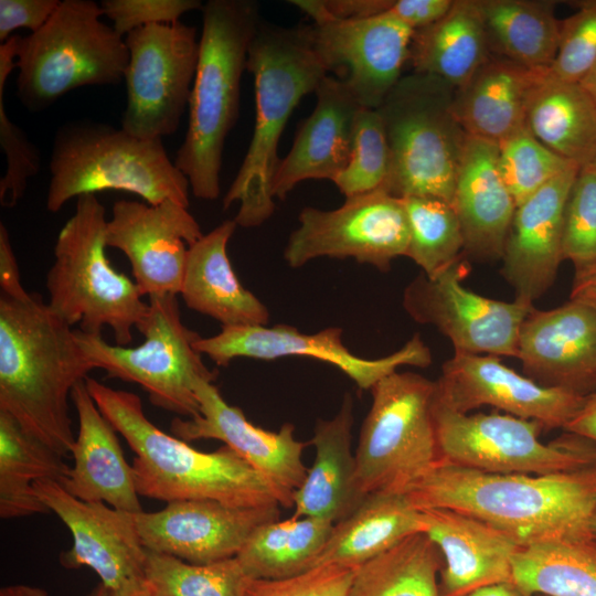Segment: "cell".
Listing matches in <instances>:
<instances>
[{"label":"cell","instance_id":"1","mask_svg":"<svg viewBox=\"0 0 596 596\" xmlns=\"http://www.w3.org/2000/svg\"><path fill=\"white\" fill-rule=\"evenodd\" d=\"M417 509L477 518L521 547L594 539L596 464L549 475L490 473L439 460L405 492Z\"/></svg>","mask_w":596,"mask_h":596},{"label":"cell","instance_id":"2","mask_svg":"<svg viewBox=\"0 0 596 596\" xmlns=\"http://www.w3.org/2000/svg\"><path fill=\"white\" fill-rule=\"evenodd\" d=\"M94 369L42 296L0 294V411L64 458L76 439L68 398Z\"/></svg>","mask_w":596,"mask_h":596},{"label":"cell","instance_id":"3","mask_svg":"<svg viewBox=\"0 0 596 596\" xmlns=\"http://www.w3.org/2000/svg\"><path fill=\"white\" fill-rule=\"evenodd\" d=\"M85 384L136 455L131 466L139 496L166 503L211 499L235 507L279 504L268 482L228 446L200 451L150 422L137 394L91 376Z\"/></svg>","mask_w":596,"mask_h":596},{"label":"cell","instance_id":"4","mask_svg":"<svg viewBox=\"0 0 596 596\" xmlns=\"http://www.w3.org/2000/svg\"><path fill=\"white\" fill-rule=\"evenodd\" d=\"M246 70L254 77L255 124L246 155L228 188L223 209L238 202L237 226L256 227L274 210L272 181L278 145L301 98L316 91L328 71L316 52L308 24L285 28L260 21L249 44Z\"/></svg>","mask_w":596,"mask_h":596},{"label":"cell","instance_id":"5","mask_svg":"<svg viewBox=\"0 0 596 596\" xmlns=\"http://www.w3.org/2000/svg\"><path fill=\"white\" fill-rule=\"evenodd\" d=\"M201 11L188 128L173 162L195 198L213 201L221 192L225 140L240 115L248 47L262 19L259 6L253 0H209Z\"/></svg>","mask_w":596,"mask_h":596},{"label":"cell","instance_id":"6","mask_svg":"<svg viewBox=\"0 0 596 596\" xmlns=\"http://www.w3.org/2000/svg\"><path fill=\"white\" fill-rule=\"evenodd\" d=\"M49 168L45 205L52 213L74 198L109 190L137 194L151 205L166 200L190 204L189 181L162 139H140L92 119L56 129Z\"/></svg>","mask_w":596,"mask_h":596},{"label":"cell","instance_id":"7","mask_svg":"<svg viewBox=\"0 0 596 596\" xmlns=\"http://www.w3.org/2000/svg\"><path fill=\"white\" fill-rule=\"evenodd\" d=\"M105 206L96 194L76 199L73 215L54 245V263L46 274L50 308L71 327L87 334L113 330L118 345L132 341L149 312L135 280L117 272L106 256Z\"/></svg>","mask_w":596,"mask_h":596},{"label":"cell","instance_id":"8","mask_svg":"<svg viewBox=\"0 0 596 596\" xmlns=\"http://www.w3.org/2000/svg\"><path fill=\"white\" fill-rule=\"evenodd\" d=\"M102 15L96 1L62 0L40 30L17 35V96L29 111H41L78 87L125 79V38Z\"/></svg>","mask_w":596,"mask_h":596},{"label":"cell","instance_id":"9","mask_svg":"<svg viewBox=\"0 0 596 596\" xmlns=\"http://www.w3.org/2000/svg\"><path fill=\"white\" fill-rule=\"evenodd\" d=\"M449 85L432 75L401 77L376 108L391 155L383 191L453 205L467 134L450 111Z\"/></svg>","mask_w":596,"mask_h":596},{"label":"cell","instance_id":"10","mask_svg":"<svg viewBox=\"0 0 596 596\" xmlns=\"http://www.w3.org/2000/svg\"><path fill=\"white\" fill-rule=\"evenodd\" d=\"M435 390V381L397 371L371 389L372 405L354 451L358 488L364 497L405 493L440 460Z\"/></svg>","mask_w":596,"mask_h":596},{"label":"cell","instance_id":"11","mask_svg":"<svg viewBox=\"0 0 596 596\" xmlns=\"http://www.w3.org/2000/svg\"><path fill=\"white\" fill-rule=\"evenodd\" d=\"M139 332L143 342L132 348L75 329L77 342L95 369L138 384L160 408L189 418L198 416L195 387L203 380L213 382L217 373L206 368L195 349L201 336L183 323L177 296L149 297L148 317Z\"/></svg>","mask_w":596,"mask_h":596},{"label":"cell","instance_id":"12","mask_svg":"<svg viewBox=\"0 0 596 596\" xmlns=\"http://www.w3.org/2000/svg\"><path fill=\"white\" fill-rule=\"evenodd\" d=\"M433 417L441 461L490 473L549 475L596 464V443L566 432L540 440L538 422L509 414H464L434 395Z\"/></svg>","mask_w":596,"mask_h":596},{"label":"cell","instance_id":"13","mask_svg":"<svg viewBox=\"0 0 596 596\" xmlns=\"http://www.w3.org/2000/svg\"><path fill=\"white\" fill-rule=\"evenodd\" d=\"M126 108L121 128L140 139H162L179 128L189 107L200 40L181 21L150 24L125 36Z\"/></svg>","mask_w":596,"mask_h":596},{"label":"cell","instance_id":"14","mask_svg":"<svg viewBox=\"0 0 596 596\" xmlns=\"http://www.w3.org/2000/svg\"><path fill=\"white\" fill-rule=\"evenodd\" d=\"M289 2L311 19V42L328 74H337L362 107L376 109L401 79L415 31L389 12L339 19L322 0Z\"/></svg>","mask_w":596,"mask_h":596},{"label":"cell","instance_id":"15","mask_svg":"<svg viewBox=\"0 0 596 596\" xmlns=\"http://www.w3.org/2000/svg\"><path fill=\"white\" fill-rule=\"evenodd\" d=\"M298 223L284 249L292 268L319 257H352L389 272L392 260L405 256L408 246L403 201L383 190L345 198L333 210L304 207Z\"/></svg>","mask_w":596,"mask_h":596},{"label":"cell","instance_id":"16","mask_svg":"<svg viewBox=\"0 0 596 596\" xmlns=\"http://www.w3.org/2000/svg\"><path fill=\"white\" fill-rule=\"evenodd\" d=\"M469 269L460 257L436 277L421 274L404 289V309L415 321L436 327L455 352L517 359L520 329L533 304L469 290L462 285Z\"/></svg>","mask_w":596,"mask_h":596},{"label":"cell","instance_id":"17","mask_svg":"<svg viewBox=\"0 0 596 596\" xmlns=\"http://www.w3.org/2000/svg\"><path fill=\"white\" fill-rule=\"evenodd\" d=\"M342 333L338 327L304 333L283 323L222 327L215 336L200 337L194 347L219 366H226L237 358L270 361L290 355L309 356L334 365L361 390H371L400 366L426 368L433 362L430 349L419 334H414L400 350L386 356L364 359L343 344Z\"/></svg>","mask_w":596,"mask_h":596},{"label":"cell","instance_id":"18","mask_svg":"<svg viewBox=\"0 0 596 596\" xmlns=\"http://www.w3.org/2000/svg\"><path fill=\"white\" fill-rule=\"evenodd\" d=\"M35 494L67 526L73 545L61 555L67 568L93 570L111 596H134L148 588L147 550L137 533L134 514L104 502H85L55 480H39Z\"/></svg>","mask_w":596,"mask_h":596},{"label":"cell","instance_id":"19","mask_svg":"<svg viewBox=\"0 0 596 596\" xmlns=\"http://www.w3.org/2000/svg\"><path fill=\"white\" fill-rule=\"evenodd\" d=\"M435 382V397L456 412L468 414L491 406L538 422L544 430H564L586 397L541 385L502 363L499 356L488 354L455 352Z\"/></svg>","mask_w":596,"mask_h":596},{"label":"cell","instance_id":"20","mask_svg":"<svg viewBox=\"0 0 596 596\" xmlns=\"http://www.w3.org/2000/svg\"><path fill=\"white\" fill-rule=\"evenodd\" d=\"M202 236L188 207L172 200L156 205L119 200L106 227L107 247L129 259L143 297L180 295L188 251Z\"/></svg>","mask_w":596,"mask_h":596},{"label":"cell","instance_id":"21","mask_svg":"<svg viewBox=\"0 0 596 596\" xmlns=\"http://www.w3.org/2000/svg\"><path fill=\"white\" fill-rule=\"evenodd\" d=\"M195 395L200 414L188 419L174 418L170 425L172 434L184 441H223L268 482L279 505L292 507L295 491L308 472L302 451L310 443L296 439L290 423L277 432L255 426L241 408L222 397L211 381L199 382Z\"/></svg>","mask_w":596,"mask_h":596},{"label":"cell","instance_id":"22","mask_svg":"<svg viewBox=\"0 0 596 596\" xmlns=\"http://www.w3.org/2000/svg\"><path fill=\"white\" fill-rule=\"evenodd\" d=\"M279 507L188 499L168 502L159 511L134 513V520L146 550L207 564L235 557L259 525L279 519Z\"/></svg>","mask_w":596,"mask_h":596},{"label":"cell","instance_id":"23","mask_svg":"<svg viewBox=\"0 0 596 596\" xmlns=\"http://www.w3.org/2000/svg\"><path fill=\"white\" fill-rule=\"evenodd\" d=\"M525 376L582 396L596 391V310L577 301L535 308L519 334L518 358Z\"/></svg>","mask_w":596,"mask_h":596},{"label":"cell","instance_id":"24","mask_svg":"<svg viewBox=\"0 0 596 596\" xmlns=\"http://www.w3.org/2000/svg\"><path fill=\"white\" fill-rule=\"evenodd\" d=\"M578 171L561 173L515 207L501 258L515 299L533 304L556 279L565 205Z\"/></svg>","mask_w":596,"mask_h":596},{"label":"cell","instance_id":"25","mask_svg":"<svg viewBox=\"0 0 596 596\" xmlns=\"http://www.w3.org/2000/svg\"><path fill=\"white\" fill-rule=\"evenodd\" d=\"M317 103L302 121L289 152L280 159L272 181V194L285 200L306 180H330L347 167L356 113L362 107L347 84L329 74L315 91Z\"/></svg>","mask_w":596,"mask_h":596},{"label":"cell","instance_id":"26","mask_svg":"<svg viewBox=\"0 0 596 596\" xmlns=\"http://www.w3.org/2000/svg\"><path fill=\"white\" fill-rule=\"evenodd\" d=\"M419 510L424 533L443 556L440 596H465L486 585L512 582L513 560L522 547L509 535L451 509Z\"/></svg>","mask_w":596,"mask_h":596},{"label":"cell","instance_id":"27","mask_svg":"<svg viewBox=\"0 0 596 596\" xmlns=\"http://www.w3.org/2000/svg\"><path fill=\"white\" fill-rule=\"evenodd\" d=\"M71 401L78 417L71 451L74 466L60 485L85 502H104L132 514L143 511L132 466L126 461L116 429L97 407L85 381L75 385Z\"/></svg>","mask_w":596,"mask_h":596},{"label":"cell","instance_id":"28","mask_svg":"<svg viewBox=\"0 0 596 596\" xmlns=\"http://www.w3.org/2000/svg\"><path fill=\"white\" fill-rule=\"evenodd\" d=\"M465 251L483 260L501 259L517 204L498 166V143L467 135L453 202Z\"/></svg>","mask_w":596,"mask_h":596},{"label":"cell","instance_id":"29","mask_svg":"<svg viewBox=\"0 0 596 596\" xmlns=\"http://www.w3.org/2000/svg\"><path fill=\"white\" fill-rule=\"evenodd\" d=\"M547 72L490 56L457 88L450 111L467 135L498 143L526 126L532 96Z\"/></svg>","mask_w":596,"mask_h":596},{"label":"cell","instance_id":"30","mask_svg":"<svg viewBox=\"0 0 596 596\" xmlns=\"http://www.w3.org/2000/svg\"><path fill=\"white\" fill-rule=\"evenodd\" d=\"M353 400L345 394L338 413L318 419L310 440L315 460L304 483L295 491V518H318L337 523L365 499L356 482L352 453Z\"/></svg>","mask_w":596,"mask_h":596},{"label":"cell","instance_id":"31","mask_svg":"<svg viewBox=\"0 0 596 596\" xmlns=\"http://www.w3.org/2000/svg\"><path fill=\"white\" fill-rule=\"evenodd\" d=\"M236 227L226 220L190 246L180 295L188 308L222 327L266 326L268 309L240 283L228 258Z\"/></svg>","mask_w":596,"mask_h":596},{"label":"cell","instance_id":"32","mask_svg":"<svg viewBox=\"0 0 596 596\" xmlns=\"http://www.w3.org/2000/svg\"><path fill=\"white\" fill-rule=\"evenodd\" d=\"M416 533H424L422 511L406 493L369 494L350 515L334 523L313 567H360Z\"/></svg>","mask_w":596,"mask_h":596},{"label":"cell","instance_id":"33","mask_svg":"<svg viewBox=\"0 0 596 596\" xmlns=\"http://www.w3.org/2000/svg\"><path fill=\"white\" fill-rule=\"evenodd\" d=\"M477 0H454L435 23L416 30L409 61L415 73L464 86L491 56Z\"/></svg>","mask_w":596,"mask_h":596},{"label":"cell","instance_id":"34","mask_svg":"<svg viewBox=\"0 0 596 596\" xmlns=\"http://www.w3.org/2000/svg\"><path fill=\"white\" fill-rule=\"evenodd\" d=\"M525 125L539 141L579 169L596 158V98L581 83L547 72L532 96Z\"/></svg>","mask_w":596,"mask_h":596},{"label":"cell","instance_id":"35","mask_svg":"<svg viewBox=\"0 0 596 596\" xmlns=\"http://www.w3.org/2000/svg\"><path fill=\"white\" fill-rule=\"evenodd\" d=\"M490 52L522 66L549 71L555 60L561 23L554 1L477 0Z\"/></svg>","mask_w":596,"mask_h":596},{"label":"cell","instance_id":"36","mask_svg":"<svg viewBox=\"0 0 596 596\" xmlns=\"http://www.w3.org/2000/svg\"><path fill=\"white\" fill-rule=\"evenodd\" d=\"M70 467L64 457L26 433L0 411V517L17 519L50 510L35 494L39 480L62 483Z\"/></svg>","mask_w":596,"mask_h":596},{"label":"cell","instance_id":"37","mask_svg":"<svg viewBox=\"0 0 596 596\" xmlns=\"http://www.w3.org/2000/svg\"><path fill=\"white\" fill-rule=\"evenodd\" d=\"M334 523L318 518L259 525L235 556L252 579H281L313 567Z\"/></svg>","mask_w":596,"mask_h":596},{"label":"cell","instance_id":"38","mask_svg":"<svg viewBox=\"0 0 596 596\" xmlns=\"http://www.w3.org/2000/svg\"><path fill=\"white\" fill-rule=\"evenodd\" d=\"M512 582L525 596H596V540H557L522 547Z\"/></svg>","mask_w":596,"mask_h":596},{"label":"cell","instance_id":"39","mask_svg":"<svg viewBox=\"0 0 596 596\" xmlns=\"http://www.w3.org/2000/svg\"><path fill=\"white\" fill-rule=\"evenodd\" d=\"M441 567L439 549L416 533L362 564L347 596H440Z\"/></svg>","mask_w":596,"mask_h":596},{"label":"cell","instance_id":"40","mask_svg":"<svg viewBox=\"0 0 596 596\" xmlns=\"http://www.w3.org/2000/svg\"><path fill=\"white\" fill-rule=\"evenodd\" d=\"M408 224L411 258L429 278L460 258L465 238L457 213L449 203L426 196L402 199Z\"/></svg>","mask_w":596,"mask_h":596},{"label":"cell","instance_id":"41","mask_svg":"<svg viewBox=\"0 0 596 596\" xmlns=\"http://www.w3.org/2000/svg\"><path fill=\"white\" fill-rule=\"evenodd\" d=\"M146 581L155 596H245L252 578L236 557L193 564L147 550Z\"/></svg>","mask_w":596,"mask_h":596},{"label":"cell","instance_id":"42","mask_svg":"<svg viewBox=\"0 0 596 596\" xmlns=\"http://www.w3.org/2000/svg\"><path fill=\"white\" fill-rule=\"evenodd\" d=\"M498 166L517 205L577 167L539 141L526 126L498 142Z\"/></svg>","mask_w":596,"mask_h":596},{"label":"cell","instance_id":"43","mask_svg":"<svg viewBox=\"0 0 596 596\" xmlns=\"http://www.w3.org/2000/svg\"><path fill=\"white\" fill-rule=\"evenodd\" d=\"M391 170V155L381 115L376 109L361 107L352 131L350 159L333 183L350 198L382 190Z\"/></svg>","mask_w":596,"mask_h":596},{"label":"cell","instance_id":"44","mask_svg":"<svg viewBox=\"0 0 596 596\" xmlns=\"http://www.w3.org/2000/svg\"><path fill=\"white\" fill-rule=\"evenodd\" d=\"M17 34L0 44V146L6 157V172L0 180V203L14 206L22 199L28 180L38 174L41 155L23 129L12 123L4 107V87L15 68Z\"/></svg>","mask_w":596,"mask_h":596},{"label":"cell","instance_id":"45","mask_svg":"<svg viewBox=\"0 0 596 596\" xmlns=\"http://www.w3.org/2000/svg\"><path fill=\"white\" fill-rule=\"evenodd\" d=\"M562 255L575 270L596 263V172L590 166L579 169L566 201Z\"/></svg>","mask_w":596,"mask_h":596},{"label":"cell","instance_id":"46","mask_svg":"<svg viewBox=\"0 0 596 596\" xmlns=\"http://www.w3.org/2000/svg\"><path fill=\"white\" fill-rule=\"evenodd\" d=\"M578 10L561 23V39L549 74L581 83L596 63V0L581 1Z\"/></svg>","mask_w":596,"mask_h":596},{"label":"cell","instance_id":"47","mask_svg":"<svg viewBox=\"0 0 596 596\" xmlns=\"http://www.w3.org/2000/svg\"><path fill=\"white\" fill-rule=\"evenodd\" d=\"M359 567L322 564L281 579H252L245 596H347Z\"/></svg>","mask_w":596,"mask_h":596},{"label":"cell","instance_id":"48","mask_svg":"<svg viewBox=\"0 0 596 596\" xmlns=\"http://www.w3.org/2000/svg\"><path fill=\"white\" fill-rule=\"evenodd\" d=\"M100 7L115 31L125 38L141 26L178 22L203 4L199 0H103Z\"/></svg>","mask_w":596,"mask_h":596},{"label":"cell","instance_id":"49","mask_svg":"<svg viewBox=\"0 0 596 596\" xmlns=\"http://www.w3.org/2000/svg\"><path fill=\"white\" fill-rule=\"evenodd\" d=\"M61 0H0V43L13 31L26 28L40 30L54 13Z\"/></svg>","mask_w":596,"mask_h":596},{"label":"cell","instance_id":"50","mask_svg":"<svg viewBox=\"0 0 596 596\" xmlns=\"http://www.w3.org/2000/svg\"><path fill=\"white\" fill-rule=\"evenodd\" d=\"M453 3L454 0H393L387 12L416 31L443 18Z\"/></svg>","mask_w":596,"mask_h":596},{"label":"cell","instance_id":"51","mask_svg":"<svg viewBox=\"0 0 596 596\" xmlns=\"http://www.w3.org/2000/svg\"><path fill=\"white\" fill-rule=\"evenodd\" d=\"M17 258L7 227L0 224V294L21 296L25 294Z\"/></svg>","mask_w":596,"mask_h":596},{"label":"cell","instance_id":"52","mask_svg":"<svg viewBox=\"0 0 596 596\" xmlns=\"http://www.w3.org/2000/svg\"><path fill=\"white\" fill-rule=\"evenodd\" d=\"M570 300L596 310V263L575 270Z\"/></svg>","mask_w":596,"mask_h":596},{"label":"cell","instance_id":"53","mask_svg":"<svg viewBox=\"0 0 596 596\" xmlns=\"http://www.w3.org/2000/svg\"><path fill=\"white\" fill-rule=\"evenodd\" d=\"M596 443V391L585 397L584 404L564 428Z\"/></svg>","mask_w":596,"mask_h":596},{"label":"cell","instance_id":"54","mask_svg":"<svg viewBox=\"0 0 596 596\" xmlns=\"http://www.w3.org/2000/svg\"><path fill=\"white\" fill-rule=\"evenodd\" d=\"M465 596H525L513 582H503L479 587Z\"/></svg>","mask_w":596,"mask_h":596},{"label":"cell","instance_id":"55","mask_svg":"<svg viewBox=\"0 0 596 596\" xmlns=\"http://www.w3.org/2000/svg\"><path fill=\"white\" fill-rule=\"evenodd\" d=\"M0 596H50V594L41 587L18 584L1 588Z\"/></svg>","mask_w":596,"mask_h":596},{"label":"cell","instance_id":"56","mask_svg":"<svg viewBox=\"0 0 596 596\" xmlns=\"http://www.w3.org/2000/svg\"><path fill=\"white\" fill-rule=\"evenodd\" d=\"M581 84L596 98V63L582 79Z\"/></svg>","mask_w":596,"mask_h":596},{"label":"cell","instance_id":"57","mask_svg":"<svg viewBox=\"0 0 596 596\" xmlns=\"http://www.w3.org/2000/svg\"><path fill=\"white\" fill-rule=\"evenodd\" d=\"M88 596H111L108 589L103 585L99 584L96 586Z\"/></svg>","mask_w":596,"mask_h":596},{"label":"cell","instance_id":"58","mask_svg":"<svg viewBox=\"0 0 596 596\" xmlns=\"http://www.w3.org/2000/svg\"><path fill=\"white\" fill-rule=\"evenodd\" d=\"M590 531H592V534L594 536V539L596 540V511L592 518V522H590Z\"/></svg>","mask_w":596,"mask_h":596},{"label":"cell","instance_id":"59","mask_svg":"<svg viewBox=\"0 0 596 596\" xmlns=\"http://www.w3.org/2000/svg\"><path fill=\"white\" fill-rule=\"evenodd\" d=\"M134 596H155L149 588H147L146 590L141 592V593H138Z\"/></svg>","mask_w":596,"mask_h":596},{"label":"cell","instance_id":"60","mask_svg":"<svg viewBox=\"0 0 596 596\" xmlns=\"http://www.w3.org/2000/svg\"><path fill=\"white\" fill-rule=\"evenodd\" d=\"M594 171L596 172V158L594 159V161L592 162V164H589Z\"/></svg>","mask_w":596,"mask_h":596}]
</instances>
